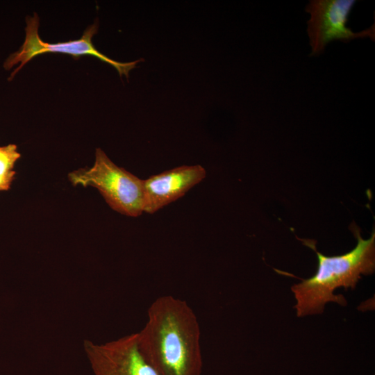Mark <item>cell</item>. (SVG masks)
Here are the masks:
<instances>
[{
	"mask_svg": "<svg viewBox=\"0 0 375 375\" xmlns=\"http://www.w3.org/2000/svg\"><path fill=\"white\" fill-rule=\"evenodd\" d=\"M200 335L194 310L172 295L151 303L147 322L138 332L141 352L160 375H201Z\"/></svg>",
	"mask_w": 375,
	"mask_h": 375,
	"instance_id": "6da1fadb",
	"label": "cell"
},
{
	"mask_svg": "<svg viewBox=\"0 0 375 375\" xmlns=\"http://www.w3.org/2000/svg\"><path fill=\"white\" fill-rule=\"evenodd\" d=\"M349 228L357 239L356 246L340 256H326L316 249L313 240L300 239L303 244L316 253L318 266L315 274L294 285L292 291L297 299L294 308L298 317L322 313L327 302L334 301L346 306L345 298L334 294L335 289L343 287L354 289L361 275H369L375 269V232L365 240L360 229L351 224Z\"/></svg>",
	"mask_w": 375,
	"mask_h": 375,
	"instance_id": "7a4b0ae2",
	"label": "cell"
},
{
	"mask_svg": "<svg viewBox=\"0 0 375 375\" xmlns=\"http://www.w3.org/2000/svg\"><path fill=\"white\" fill-rule=\"evenodd\" d=\"M69 178L74 185L96 188L110 207L121 214L138 217L144 212L143 180L118 167L99 148L94 165L72 172Z\"/></svg>",
	"mask_w": 375,
	"mask_h": 375,
	"instance_id": "3957f363",
	"label": "cell"
},
{
	"mask_svg": "<svg viewBox=\"0 0 375 375\" xmlns=\"http://www.w3.org/2000/svg\"><path fill=\"white\" fill-rule=\"evenodd\" d=\"M39 18L35 14L33 17L26 19L25 28V40L19 49L11 53L5 60L3 67L8 70L14 65L19 64L11 74L10 80L29 60L40 54L45 53H61L78 58L81 56L90 55L113 66L120 76H128L131 69L135 67L136 64L142 59L130 62H120L112 60L99 52L93 45L92 39L97 33L98 24H94L89 26L82 37L76 40L68 42L48 43L41 40L38 33Z\"/></svg>",
	"mask_w": 375,
	"mask_h": 375,
	"instance_id": "277c9868",
	"label": "cell"
},
{
	"mask_svg": "<svg viewBox=\"0 0 375 375\" xmlns=\"http://www.w3.org/2000/svg\"><path fill=\"white\" fill-rule=\"evenodd\" d=\"M354 0H312L306 7L310 19L307 33L311 47V55L323 53L326 46L333 40L347 42L356 38L369 37L373 41L375 26L359 32L347 26L349 16L356 3Z\"/></svg>",
	"mask_w": 375,
	"mask_h": 375,
	"instance_id": "5b68a950",
	"label": "cell"
},
{
	"mask_svg": "<svg viewBox=\"0 0 375 375\" xmlns=\"http://www.w3.org/2000/svg\"><path fill=\"white\" fill-rule=\"evenodd\" d=\"M83 347L94 375H160L141 352L138 333L101 344L85 340Z\"/></svg>",
	"mask_w": 375,
	"mask_h": 375,
	"instance_id": "8992f818",
	"label": "cell"
},
{
	"mask_svg": "<svg viewBox=\"0 0 375 375\" xmlns=\"http://www.w3.org/2000/svg\"><path fill=\"white\" fill-rule=\"evenodd\" d=\"M200 165H181L143 180V212L153 214L175 201L206 177Z\"/></svg>",
	"mask_w": 375,
	"mask_h": 375,
	"instance_id": "52a82bcc",
	"label": "cell"
},
{
	"mask_svg": "<svg viewBox=\"0 0 375 375\" xmlns=\"http://www.w3.org/2000/svg\"><path fill=\"white\" fill-rule=\"evenodd\" d=\"M20 156L15 144L0 147V191L10 189L15 175V164Z\"/></svg>",
	"mask_w": 375,
	"mask_h": 375,
	"instance_id": "ba28073f",
	"label": "cell"
}]
</instances>
